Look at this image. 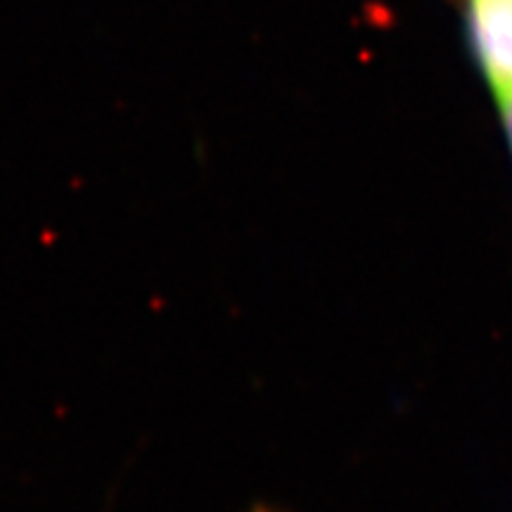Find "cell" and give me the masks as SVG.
Instances as JSON below:
<instances>
[{
    "instance_id": "obj_1",
    "label": "cell",
    "mask_w": 512,
    "mask_h": 512,
    "mask_svg": "<svg viewBox=\"0 0 512 512\" xmlns=\"http://www.w3.org/2000/svg\"><path fill=\"white\" fill-rule=\"evenodd\" d=\"M472 55L496 98L512 93V0H458Z\"/></svg>"
},
{
    "instance_id": "obj_2",
    "label": "cell",
    "mask_w": 512,
    "mask_h": 512,
    "mask_svg": "<svg viewBox=\"0 0 512 512\" xmlns=\"http://www.w3.org/2000/svg\"><path fill=\"white\" fill-rule=\"evenodd\" d=\"M496 102H498V112H501V119H503L505 136H508V143L512 150V93L501 95V98H496Z\"/></svg>"
}]
</instances>
